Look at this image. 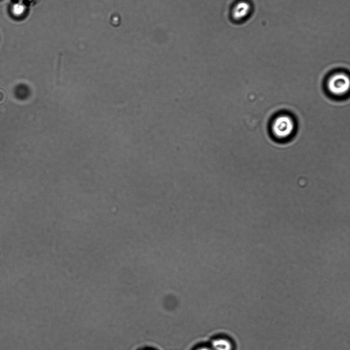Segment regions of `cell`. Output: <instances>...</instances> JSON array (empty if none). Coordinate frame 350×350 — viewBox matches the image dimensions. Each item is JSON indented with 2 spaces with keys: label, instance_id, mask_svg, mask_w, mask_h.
Listing matches in <instances>:
<instances>
[{
  "label": "cell",
  "instance_id": "cell-1",
  "mask_svg": "<svg viewBox=\"0 0 350 350\" xmlns=\"http://www.w3.org/2000/svg\"><path fill=\"white\" fill-rule=\"evenodd\" d=\"M327 86L329 91L333 94H345L350 90V76L344 72H336L328 79Z\"/></svg>",
  "mask_w": 350,
  "mask_h": 350
},
{
  "label": "cell",
  "instance_id": "cell-2",
  "mask_svg": "<svg viewBox=\"0 0 350 350\" xmlns=\"http://www.w3.org/2000/svg\"><path fill=\"white\" fill-rule=\"evenodd\" d=\"M294 123L292 119L286 115L276 117L273 121L271 128L273 134L278 139H285L289 137L294 129Z\"/></svg>",
  "mask_w": 350,
  "mask_h": 350
},
{
  "label": "cell",
  "instance_id": "cell-3",
  "mask_svg": "<svg viewBox=\"0 0 350 350\" xmlns=\"http://www.w3.org/2000/svg\"><path fill=\"white\" fill-rule=\"evenodd\" d=\"M28 9V3L20 0H14L9 9L11 15L17 18L24 17L27 14Z\"/></svg>",
  "mask_w": 350,
  "mask_h": 350
},
{
  "label": "cell",
  "instance_id": "cell-4",
  "mask_svg": "<svg viewBox=\"0 0 350 350\" xmlns=\"http://www.w3.org/2000/svg\"><path fill=\"white\" fill-rule=\"evenodd\" d=\"M212 350H232V342L225 338H218L213 339L210 344Z\"/></svg>",
  "mask_w": 350,
  "mask_h": 350
},
{
  "label": "cell",
  "instance_id": "cell-5",
  "mask_svg": "<svg viewBox=\"0 0 350 350\" xmlns=\"http://www.w3.org/2000/svg\"><path fill=\"white\" fill-rule=\"evenodd\" d=\"M196 350H212L210 347H207V346H201L199 348H198Z\"/></svg>",
  "mask_w": 350,
  "mask_h": 350
},
{
  "label": "cell",
  "instance_id": "cell-6",
  "mask_svg": "<svg viewBox=\"0 0 350 350\" xmlns=\"http://www.w3.org/2000/svg\"><path fill=\"white\" fill-rule=\"evenodd\" d=\"M20 1H23L26 2V3H28V2L32 1V0H20Z\"/></svg>",
  "mask_w": 350,
  "mask_h": 350
}]
</instances>
